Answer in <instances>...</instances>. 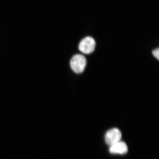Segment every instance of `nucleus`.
I'll return each mask as SVG.
<instances>
[{"label":"nucleus","instance_id":"nucleus-1","mask_svg":"<svg viewBox=\"0 0 159 159\" xmlns=\"http://www.w3.org/2000/svg\"><path fill=\"white\" fill-rule=\"evenodd\" d=\"M86 64V59L81 54H76L71 58V68L76 74L82 73L84 71Z\"/></svg>","mask_w":159,"mask_h":159},{"label":"nucleus","instance_id":"nucleus-2","mask_svg":"<svg viewBox=\"0 0 159 159\" xmlns=\"http://www.w3.org/2000/svg\"><path fill=\"white\" fill-rule=\"evenodd\" d=\"M96 44V42L94 39L89 36L80 41L79 45V49L84 54H91L95 50Z\"/></svg>","mask_w":159,"mask_h":159},{"label":"nucleus","instance_id":"nucleus-3","mask_svg":"<svg viewBox=\"0 0 159 159\" xmlns=\"http://www.w3.org/2000/svg\"><path fill=\"white\" fill-rule=\"evenodd\" d=\"M122 134L119 129L116 128L111 129L106 134L105 142L111 146L120 142Z\"/></svg>","mask_w":159,"mask_h":159},{"label":"nucleus","instance_id":"nucleus-4","mask_svg":"<svg viewBox=\"0 0 159 159\" xmlns=\"http://www.w3.org/2000/svg\"><path fill=\"white\" fill-rule=\"evenodd\" d=\"M109 150L111 153L124 154L128 151V147L125 142L120 141L111 146Z\"/></svg>","mask_w":159,"mask_h":159},{"label":"nucleus","instance_id":"nucleus-5","mask_svg":"<svg viewBox=\"0 0 159 159\" xmlns=\"http://www.w3.org/2000/svg\"><path fill=\"white\" fill-rule=\"evenodd\" d=\"M152 54L156 58H157L158 60L159 59V49L157 48L155 49L152 51Z\"/></svg>","mask_w":159,"mask_h":159}]
</instances>
